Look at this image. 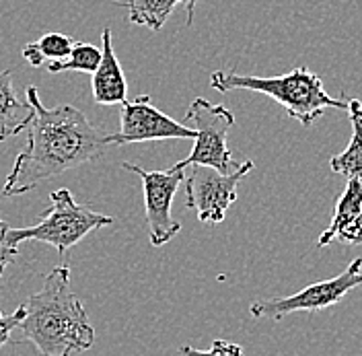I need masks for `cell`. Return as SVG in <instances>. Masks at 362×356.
Returning <instances> with one entry per match:
<instances>
[{
    "label": "cell",
    "instance_id": "277c9868",
    "mask_svg": "<svg viewBox=\"0 0 362 356\" xmlns=\"http://www.w3.org/2000/svg\"><path fill=\"white\" fill-rule=\"evenodd\" d=\"M52 208L45 210L42 221L25 229H2L6 243L19 245L23 241H42L56 247L58 253H66L70 247L83 241L90 231L113 224L112 217L90 210L74 200L72 192L60 188L52 192Z\"/></svg>",
    "mask_w": 362,
    "mask_h": 356
},
{
    "label": "cell",
    "instance_id": "d6986e66",
    "mask_svg": "<svg viewBox=\"0 0 362 356\" xmlns=\"http://www.w3.org/2000/svg\"><path fill=\"white\" fill-rule=\"evenodd\" d=\"M6 226V224H4ZM4 226H0V268H4L6 264H11L17 255H19V247L17 245L6 243L4 239Z\"/></svg>",
    "mask_w": 362,
    "mask_h": 356
},
{
    "label": "cell",
    "instance_id": "9a60e30c",
    "mask_svg": "<svg viewBox=\"0 0 362 356\" xmlns=\"http://www.w3.org/2000/svg\"><path fill=\"white\" fill-rule=\"evenodd\" d=\"M74 44H76L74 38H70L66 33L52 31V33L42 35L37 42L23 45V58L29 62V67L37 68L42 67L45 60H49V62L64 60Z\"/></svg>",
    "mask_w": 362,
    "mask_h": 356
},
{
    "label": "cell",
    "instance_id": "7c38bea8",
    "mask_svg": "<svg viewBox=\"0 0 362 356\" xmlns=\"http://www.w3.org/2000/svg\"><path fill=\"white\" fill-rule=\"evenodd\" d=\"M33 120V108L21 101L11 70H0V142L29 128Z\"/></svg>",
    "mask_w": 362,
    "mask_h": 356
},
{
    "label": "cell",
    "instance_id": "8992f818",
    "mask_svg": "<svg viewBox=\"0 0 362 356\" xmlns=\"http://www.w3.org/2000/svg\"><path fill=\"white\" fill-rule=\"evenodd\" d=\"M362 285V258L352 260L348 268L327 280H319L315 285H309L296 294L284 297V299H270L259 301L251 305L253 317H272L282 319L284 315L296 311H321L327 307L338 305L339 301L352 289Z\"/></svg>",
    "mask_w": 362,
    "mask_h": 356
},
{
    "label": "cell",
    "instance_id": "5b68a950",
    "mask_svg": "<svg viewBox=\"0 0 362 356\" xmlns=\"http://www.w3.org/2000/svg\"><path fill=\"white\" fill-rule=\"evenodd\" d=\"M185 120L196 126V144L189 155L175 163V167L185 169L192 165H202L221 173H235L245 165V161L239 163L233 156L226 144V136L235 126V115L228 108L196 97L187 108Z\"/></svg>",
    "mask_w": 362,
    "mask_h": 356
},
{
    "label": "cell",
    "instance_id": "4fadbf2b",
    "mask_svg": "<svg viewBox=\"0 0 362 356\" xmlns=\"http://www.w3.org/2000/svg\"><path fill=\"white\" fill-rule=\"evenodd\" d=\"M202 0H128L126 6L128 8V17L134 25H144L151 31H160L167 19L171 17L175 6H185L187 11V25L194 21V11L196 4Z\"/></svg>",
    "mask_w": 362,
    "mask_h": 356
},
{
    "label": "cell",
    "instance_id": "52a82bcc",
    "mask_svg": "<svg viewBox=\"0 0 362 356\" xmlns=\"http://www.w3.org/2000/svg\"><path fill=\"white\" fill-rule=\"evenodd\" d=\"M126 171L136 173L142 181L144 192V210H146V223L153 247L169 243L181 231V223L171 217V204L175 198V192L185 181L183 169L171 167L167 171H146L132 163H122Z\"/></svg>",
    "mask_w": 362,
    "mask_h": 356
},
{
    "label": "cell",
    "instance_id": "9c48e42d",
    "mask_svg": "<svg viewBox=\"0 0 362 356\" xmlns=\"http://www.w3.org/2000/svg\"><path fill=\"white\" fill-rule=\"evenodd\" d=\"M194 140L196 130L185 128L173 117L157 110L148 95H138L132 101L122 103L119 113V132L107 134L110 147H124L136 142H153V140Z\"/></svg>",
    "mask_w": 362,
    "mask_h": 356
},
{
    "label": "cell",
    "instance_id": "30bf717a",
    "mask_svg": "<svg viewBox=\"0 0 362 356\" xmlns=\"http://www.w3.org/2000/svg\"><path fill=\"white\" fill-rule=\"evenodd\" d=\"M339 241L344 245L362 243V181L348 179L344 192L336 202V210L329 226L321 233L317 245H325Z\"/></svg>",
    "mask_w": 362,
    "mask_h": 356
},
{
    "label": "cell",
    "instance_id": "2e32d148",
    "mask_svg": "<svg viewBox=\"0 0 362 356\" xmlns=\"http://www.w3.org/2000/svg\"><path fill=\"white\" fill-rule=\"evenodd\" d=\"M101 62V47L93 44H83V42H76L72 45L70 54H68L64 60H56V62H49L47 70L52 74L56 72H70V70H76V72H87L93 74L97 67Z\"/></svg>",
    "mask_w": 362,
    "mask_h": 356
},
{
    "label": "cell",
    "instance_id": "ac0fdd59",
    "mask_svg": "<svg viewBox=\"0 0 362 356\" xmlns=\"http://www.w3.org/2000/svg\"><path fill=\"white\" fill-rule=\"evenodd\" d=\"M2 272H4V268H0V280H2ZM23 317H25V305H21L17 311L11 313V315H4V313L0 311V348L6 342H11V332L15 328H19Z\"/></svg>",
    "mask_w": 362,
    "mask_h": 356
},
{
    "label": "cell",
    "instance_id": "8fae6325",
    "mask_svg": "<svg viewBox=\"0 0 362 356\" xmlns=\"http://www.w3.org/2000/svg\"><path fill=\"white\" fill-rule=\"evenodd\" d=\"M93 99L99 105H115L124 103L128 95V83L122 64L115 56L112 40V29L105 27L101 33V62L90 79Z\"/></svg>",
    "mask_w": 362,
    "mask_h": 356
},
{
    "label": "cell",
    "instance_id": "3957f363",
    "mask_svg": "<svg viewBox=\"0 0 362 356\" xmlns=\"http://www.w3.org/2000/svg\"><path fill=\"white\" fill-rule=\"evenodd\" d=\"M210 87L218 93L237 89L264 93L282 105L288 117L303 126H311L325 110H348V97L344 93L339 99L329 97L321 79L305 67H294L291 72L280 76H245L216 70L210 74Z\"/></svg>",
    "mask_w": 362,
    "mask_h": 356
},
{
    "label": "cell",
    "instance_id": "7a4b0ae2",
    "mask_svg": "<svg viewBox=\"0 0 362 356\" xmlns=\"http://www.w3.org/2000/svg\"><path fill=\"white\" fill-rule=\"evenodd\" d=\"M19 328L42 356H72L95 344L87 311L70 289V268L56 266L45 276L42 290L25 303Z\"/></svg>",
    "mask_w": 362,
    "mask_h": 356
},
{
    "label": "cell",
    "instance_id": "ba28073f",
    "mask_svg": "<svg viewBox=\"0 0 362 356\" xmlns=\"http://www.w3.org/2000/svg\"><path fill=\"white\" fill-rule=\"evenodd\" d=\"M253 169V161L235 173H221L212 167L192 165V173L185 179V204L198 212L202 223H223L226 210L237 200V188L241 179Z\"/></svg>",
    "mask_w": 362,
    "mask_h": 356
},
{
    "label": "cell",
    "instance_id": "5bb4252c",
    "mask_svg": "<svg viewBox=\"0 0 362 356\" xmlns=\"http://www.w3.org/2000/svg\"><path fill=\"white\" fill-rule=\"evenodd\" d=\"M348 117L352 122V138L344 153L329 159L334 173L346 179L362 181V103L361 99H348Z\"/></svg>",
    "mask_w": 362,
    "mask_h": 356
},
{
    "label": "cell",
    "instance_id": "ffe728a7",
    "mask_svg": "<svg viewBox=\"0 0 362 356\" xmlns=\"http://www.w3.org/2000/svg\"><path fill=\"white\" fill-rule=\"evenodd\" d=\"M4 224H6V223H4V221H0V226H4Z\"/></svg>",
    "mask_w": 362,
    "mask_h": 356
},
{
    "label": "cell",
    "instance_id": "e0dca14e",
    "mask_svg": "<svg viewBox=\"0 0 362 356\" xmlns=\"http://www.w3.org/2000/svg\"><path fill=\"white\" fill-rule=\"evenodd\" d=\"M180 352L183 356H243V348L226 340H214L210 350H196L192 346H181Z\"/></svg>",
    "mask_w": 362,
    "mask_h": 356
},
{
    "label": "cell",
    "instance_id": "6da1fadb",
    "mask_svg": "<svg viewBox=\"0 0 362 356\" xmlns=\"http://www.w3.org/2000/svg\"><path fill=\"white\" fill-rule=\"evenodd\" d=\"M27 103L33 108L27 144L2 185V198H17L42 181L95 161L110 149L107 134L99 132L74 105L45 108L37 87H27Z\"/></svg>",
    "mask_w": 362,
    "mask_h": 356
}]
</instances>
